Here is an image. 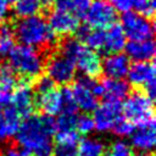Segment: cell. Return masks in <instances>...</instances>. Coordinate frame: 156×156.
<instances>
[{
	"instance_id": "f35d334b",
	"label": "cell",
	"mask_w": 156,
	"mask_h": 156,
	"mask_svg": "<svg viewBox=\"0 0 156 156\" xmlns=\"http://www.w3.org/2000/svg\"><path fill=\"white\" fill-rule=\"evenodd\" d=\"M7 1H9V2H16L17 0H7Z\"/></svg>"
},
{
	"instance_id": "44dd1931",
	"label": "cell",
	"mask_w": 156,
	"mask_h": 156,
	"mask_svg": "<svg viewBox=\"0 0 156 156\" xmlns=\"http://www.w3.org/2000/svg\"><path fill=\"white\" fill-rule=\"evenodd\" d=\"M76 33L88 48L95 51H104V45H105V30L104 29L91 28L87 24V26H79Z\"/></svg>"
},
{
	"instance_id": "f1b7e54d",
	"label": "cell",
	"mask_w": 156,
	"mask_h": 156,
	"mask_svg": "<svg viewBox=\"0 0 156 156\" xmlns=\"http://www.w3.org/2000/svg\"><path fill=\"white\" fill-rule=\"evenodd\" d=\"M133 129H134L133 123H132L129 119H127L126 117L122 116L121 118L117 119V122L113 124V127H112L111 130H112L113 134H116L117 136L124 138V136H129L130 133L133 132Z\"/></svg>"
},
{
	"instance_id": "3957f363",
	"label": "cell",
	"mask_w": 156,
	"mask_h": 156,
	"mask_svg": "<svg viewBox=\"0 0 156 156\" xmlns=\"http://www.w3.org/2000/svg\"><path fill=\"white\" fill-rule=\"evenodd\" d=\"M61 54L68 57L83 76L95 77L101 71L99 54L78 39L68 38L61 44Z\"/></svg>"
},
{
	"instance_id": "603a6c76",
	"label": "cell",
	"mask_w": 156,
	"mask_h": 156,
	"mask_svg": "<svg viewBox=\"0 0 156 156\" xmlns=\"http://www.w3.org/2000/svg\"><path fill=\"white\" fill-rule=\"evenodd\" d=\"M105 144L93 136H87L82 139L77 146V156H104Z\"/></svg>"
},
{
	"instance_id": "9a60e30c",
	"label": "cell",
	"mask_w": 156,
	"mask_h": 156,
	"mask_svg": "<svg viewBox=\"0 0 156 156\" xmlns=\"http://www.w3.org/2000/svg\"><path fill=\"white\" fill-rule=\"evenodd\" d=\"M35 98L29 83H20L11 94V106L21 117H27L32 113Z\"/></svg>"
},
{
	"instance_id": "1f68e13d",
	"label": "cell",
	"mask_w": 156,
	"mask_h": 156,
	"mask_svg": "<svg viewBox=\"0 0 156 156\" xmlns=\"http://www.w3.org/2000/svg\"><path fill=\"white\" fill-rule=\"evenodd\" d=\"M51 156H77V145L57 143V145L52 149Z\"/></svg>"
},
{
	"instance_id": "ac0fdd59",
	"label": "cell",
	"mask_w": 156,
	"mask_h": 156,
	"mask_svg": "<svg viewBox=\"0 0 156 156\" xmlns=\"http://www.w3.org/2000/svg\"><path fill=\"white\" fill-rule=\"evenodd\" d=\"M126 55L135 62L150 61L155 55V43L152 39L145 40H130L126 44Z\"/></svg>"
},
{
	"instance_id": "9c48e42d",
	"label": "cell",
	"mask_w": 156,
	"mask_h": 156,
	"mask_svg": "<svg viewBox=\"0 0 156 156\" xmlns=\"http://www.w3.org/2000/svg\"><path fill=\"white\" fill-rule=\"evenodd\" d=\"M129 84L134 87L144 88L146 94L154 99L156 91V83H155V66L150 61H141L134 62L127 73Z\"/></svg>"
},
{
	"instance_id": "52a82bcc",
	"label": "cell",
	"mask_w": 156,
	"mask_h": 156,
	"mask_svg": "<svg viewBox=\"0 0 156 156\" xmlns=\"http://www.w3.org/2000/svg\"><path fill=\"white\" fill-rule=\"evenodd\" d=\"M121 27L126 37L130 40H145L154 37V23L150 17L135 11L123 13Z\"/></svg>"
},
{
	"instance_id": "8992f818",
	"label": "cell",
	"mask_w": 156,
	"mask_h": 156,
	"mask_svg": "<svg viewBox=\"0 0 156 156\" xmlns=\"http://www.w3.org/2000/svg\"><path fill=\"white\" fill-rule=\"evenodd\" d=\"M122 113L133 124H140L154 119V99L146 93L134 91L127 95L122 106Z\"/></svg>"
},
{
	"instance_id": "4316f807",
	"label": "cell",
	"mask_w": 156,
	"mask_h": 156,
	"mask_svg": "<svg viewBox=\"0 0 156 156\" xmlns=\"http://www.w3.org/2000/svg\"><path fill=\"white\" fill-rule=\"evenodd\" d=\"M0 87L12 91L16 87V76L15 71L10 67V65H1L0 66Z\"/></svg>"
},
{
	"instance_id": "5bb4252c",
	"label": "cell",
	"mask_w": 156,
	"mask_h": 156,
	"mask_svg": "<svg viewBox=\"0 0 156 156\" xmlns=\"http://www.w3.org/2000/svg\"><path fill=\"white\" fill-rule=\"evenodd\" d=\"M48 23L56 35H69L78 29L79 18L68 11L56 9L49 15Z\"/></svg>"
},
{
	"instance_id": "6da1fadb",
	"label": "cell",
	"mask_w": 156,
	"mask_h": 156,
	"mask_svg": "<svg viewBox=\"0 0 156 156\" xmlns=\"http://www.w3.org/2000/svg\"><path fill=\"white\" fill-rule=\"evenodd\" d=\"M55 119L48 115H29L20 123L15 139L27 156H51Z\"/></svg>"
},
{
	"instance_id": "7c38bea8",
	"label": "cell",
	"mask_w": 156,
	"mask_h": 156,
	"mask_svg": "<svg viewBox=\"0 0 156 156\" xmlns=\"http://www.w3.org/2000/svg\"><path fill=\"white\" fill-rule=\"evenodd\" d=\"M77 113L71 110H62L55 119V133L57 143L77 145L79 134L76 129Z\"/></svg>"
},
{
	"instance_id": "7402d4cb",
	"label": "cell",
	"mask_w": 156,
	"mask_h": 156,
	"mask_svg": "<svg viewBox=\"0 0 156 156\" xmlns=\"http://www.w3.org/2000/svg\"><path fill=\"white\" fill-rule=\"evenodd\" d=\"M127 44V37L119 24H112L105 30V45L106 52H119Z\"/></svg>"
},
{
	"instance_id": "484cf974",
	"label": "cell",
	"mask_w": 156,
	"mask_h": 156,
	"mask_svg": "<svg viewBox=\"0 0 156 156\" xmlns=\"http://www.w3.org/2000/svg\"><path fill=\"white\" fill-rule=\"evenodd\" d=\"M15 33L11 26L4 24L0 27V56L6 57L15 48Z\"/></svg>"
},
{
	"instance_id": "d590c367",
	"label": "cell",
	"mask_w": 156,
	"mask_h": 156,
	"mask_svg": "<svg viewBox=\"0 0 156 156\" xmlns=\"http://www.w3.org/2000/svg\"><path fill=\"white\" fill-rule=\"evenodd\" d=\"M9 11H10L9 1L7 0H0V21L6 18V16L9 15Z\"/></svg>"
},
{
	"instance_id": "ffe728a7",
	"label": "cell",
	"mask_w": 156,
	"mask_h": 156,
	"mask_svg": "<svg viewBox=\"0 0 156 156\" xmlns=\"http://www.w3.org/2000/svg\"><path fill=\"white\" fill-rule=\"evenodd\" d=\"M112 6L118 12L135 11L151 17L155 12V0H111Z\"/></svg>"
},
{
	"instance_id": "e0dca14e",
	"label": "cell",
	"mask_w": 156,
	"mask_h": 156,
	"mask_svg": "<svg viewBox=\"0 0 156 156\" xmlns=\"http://www.w3.org/2000/svg\"><path fill=\"white\" fill-rule=\"evenodd\" d=\"M37 104L40 107V110L44 112V115L48 116H56L63 110V98H62V91L57 90L55 87L43 91V93H37Z\"/></svg>"
},
{
	"instance_id": "4fadbf2b",
	"label": "cell",
	"mask_w": 156,
	"mask_h": 156,
	"mask_svg": "<svg viewBox=\"0 0 156 156\" xmlns=\"http://www.w3.org/2000/svg\"><path fill=\"white\" fill-rule=\"evenodd\" d=\"M155 121L150 119L147 122L136 124V128H134L129 135L130 144L140 154H147L155 147Z\"/></svg>"
},
{
	"instance_id": "8d00e7d4",
	"label": "cell",
	"mask_w": 156,
	"mask_h": 156,
	"mask_svg": "<svg viewBox=\"0 0 156 156\" xmlns=\"http://www.w3.org/2000/svg\"><path fill=\"white\" fill-rule=\"evenodd\" d=\"M39 2H40V5H44V6H50V5L55 4V2H56V0H39Z\"/></svg>"
},
{
	"instance_id": "836d02e7",
	"label": "cell",
	"mask_w": 156,
	"mask_h": 156,
	"mask_svg": "<svg viewBox=\"0 0 156 156\" xmlns=\"http://www.w3.org/2000/svg\"><path fill=\"white\" fill-rule=\"evenodd\" d=\"M2 106H0V141L7 139L11 136L10 132H9V128L6 126V122H5V117H4V108H1Z\"/></svg>"
},
{
	"instance_id": "8fae6325",
	"label": "cell",
	"mask_w": 156,
	"mask_h": 156,
	"mask_svg": "<svg viewBox=\"0 0 156 156\" xmlns=\"http://www.w3.org/2000/svg\"><path fill=\"white\" fill-rule=\"evenodd\" d=\"M122 117V106L119 101L106 100L104 104H100L94 110V129L99 133L110 132L113 124L118 118Z\"/></svg>"
},
{
	"instance_id": "d6986e66",
	"label": "cell",
	"mask_w": 156,
	"mask_h": 156,
	"mask_svg": "<svg viewBox=\"0 0 156 156\" xmlns=\"http://www.w3.org/2000/svg\"><path fill=\"white\" fill-rule=\"evenodd\" d=\"M100 88L101 96L111 101H121L122 99H126L129 94V83L124 82L123 79L106 78L104 82L100 83Z\"/></svg>"
},
{
	"instance_id": "e575fe53",
	"label": "cell",
	"mask_w": 156,
	"mask_h": 156,
	"mask_svg": "<svg viewBox=\"0 0 156 156\" xmlns=\"http://www.w3.org/2000/svg\"><path fill=\"white\" fill-rule=\"evenodd\" d=\"M0 156H27L20 147H15V146H9L6 147L2 154Z\"/></svg>"
},
{
	"instance_id": "4dcf8cb0",
	"label": "cell",
	"mask_w": 156,
	"mask_h": 156,
	"mask_svg": "<svg viewBox=\"0 0 156 156\" xmlns=\"http://www.w3.org/2000/svg\"><path fill=\"white\" fill-rule=\"evenodd\" d=\"M76 129L78 132V134H84L88 135L90 134L94 129V121L93 117H90L89 115H80L77 116V122H76Z\"/></svg>"
},
{
	"instance_id": "f546056e",
	"label": "cell",
	"mask_w": 156,
	"mask_h": 156,
	"mask_svg": "<svg viewBox=\"0 0 156 156\" xmlns=\"http://www.w3.org/2000/svg\"><path fill=\"white\" fill-rule=\"evenodd\" d=\"M106 156H133V155H132L130 146L126 141L116 140L110 145L106 152Z\"/></svg>"
},
{
	"instance_id": "5b68a950",
	"label": "cell",
	"mask_w": 156,
	"mask_h": 156,
	"mask_svg": "<svg viewBox=\"0 0 156 156\" xmlns=\"http://www.w3.org/2000/svg\"><path fill=\"white\" fill-rule=\"evenodd\" d=\"M72 101L77 110L85 113L91 112L98 106V98L101 96L100 83H98L94 77L83 76L69 88Z\"/></svg>"
},
{
	"instance_id": "cb8c5ba5",
	"label": "cell",
	"mask_w": 156,
	"mask_h": 156,
	"mask_svg": "<svg viewBox=\"0 0 156 156\" xmlns=\"http://www.w3.org/2000/svg\"><path fill=\"white\" fill-rule=\"evenodd\" d=\"M40 7L39 0H17L13 6V13L18 18H27L38 15Z\"/></svg>"
},
{
	"instance_id": "ba28073f",
	"label": "cell",
	"mask_w": 156,
	"mask_h": 156,
	"mask_svg": "<svg viewBox=\"0 0 156 156\" xmlns=\"http://www.w3.org/2000/svg\"><path fill=\"white\" fill-rule=\"evenodd\" d=\"M84 17L89 27L106 29L115 24L117 20V11L107 0H95L90 2Z\"/></svg>"
},
{
	"instance_id": "d6a6232c",
	"label": "cell",
	"mask_w": 156,
	"mask_h": 156,
	"mask_svg": "<svg viewBox=\"0 0 156 156\" xmlns=\"http://www.w3.org/2000/svg\"><path fill=\"white\" fill-rule=\"evenodd\" d=\"M54 87H55V83L48 76H45V77H40L37 80L35 90H37V93H43V91H46V90H49Z\"/></svg>"
},
{
	"instance_id": "277c9868",
	"label": "cell",
	"mask_w": 156,
	"mask_h": 156,
	"mask_svg": "<svg viewBox=\"0 0 156 156\" xmlns=\"http://www.w3.org/2000/svg\"><path fill=\"white\" fill-rule=\"evenodd\" d=\"M10 67L24 78L32 79L41 74L44 69V58L41 54L30 46L18 45L9 55Z\"/></svg>"
},
{
	"instance_id": "7a4b0ae2",
	"label": "cell",
	"mask_w": 156,
	"mask_h": 156,
	"mask_svg": "<svg viewBox=\"0 0 156 156\" xmlns=\"http://www.w3.org/2000/svg\"><path fill=\"white\" fill-rule=\"evenodd\" d=\"M13 33L22 45L34 49L52 46L56 43L57 37L50 28L48 21L39 15L20 18L16 23Z\"/></svg>"
},
{
	"instance_id": "2e32d148",
	"label": "cell",
	"mask_w": 156,
	"mask_h": 156,
	"mask_svg": "<svg viewBox=\"0 0 156 156\" xmlns=\"http://www.w3.org/2000/svg\"><path fill=\"white\" fill-rule=\"evenodd\" d=\"M129 67V58L127 57V55L121 52H111L101 62V71L104 72L106 78L123 79L124 77H127Z\"/></svg>"
},
{
	"instance_id": "74e56055",
	"label": "cell",
	"mask_w": 156,
	"mask_h": 156,
	"mask_svg": "<svg viewBox=\"0 0 156 156\" xmlns=\"http://www.w3.org/2000/svg\"><path fill=\"white\" fill-rule=\"evenodd\" d=\"M135 156H150V155H147V154H138Z\"/></svg>"
},
{
	"instance_id": "d4e9b609",
	"label": "cell",
	"mask_w": 156,
	"mask_h": 156,
	"mask_svg": "<svg viewBox=\"0 0 156 156\" xmlns=\"http://www.w3.org/2000/svg\"><path fill=\"white\" fill-rule=\"evenodd\" d=\"M90 2V0H56V9L68 11L79 18L84 17Z\"/></svg>"
},
{
	"instance_id": "83f0119b",
	"label": "cell",
	"mask_w": 156,
	"mask_h": 156,
	"mask_svg": "<svg viewBox=\"0 0 156 156\" xmlns=\"http://www.w3.org/2000/svg\"><path fill=\"white\" fill-rule=\"evenodd\" d=\"M4 117H5V122H6V126L9 128V132L12 135H15L17 128L20 127V123H21V116L17 113V111L12 107V106H7L4 108Z\"/></svg>"
},
{
	"instance_id": "30bf717a",
	"label": "cell",
	"mask_w": 156,
	"mask_h": 156,
	"mask_svg": "<svg viewBox=\"0 0 156 156\" xmlns=\"http://www.w3.org/2000/svg\"><path fill=\"white\" fill-rule=\"evenodd\" d=\"M44 66L46 69V76L55 84H68L76 76L74 63L61 52L51 55Z\"/></svg>"
}]
</instances>
